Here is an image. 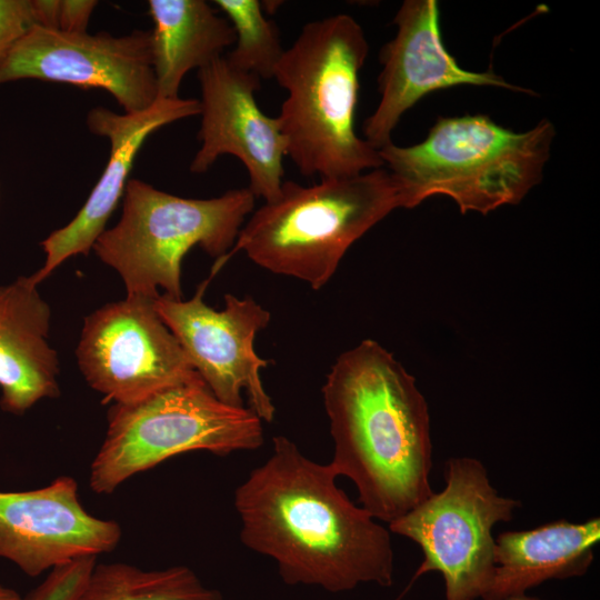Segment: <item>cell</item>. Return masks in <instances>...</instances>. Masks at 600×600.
Wrapping results in <instances>:
<instances>
[{"label":"cell","instance_id":"1","mask_svg":"<svg viewBox=\"0 0 600 600\" xmlns=\"http://www.w3.org/2000/svg\"><path fill=\"white\" fill-rule=\"evenodd\" d=\"M236 489L241 542L273 559L290 586L343 592L361 583L390 587L389 529L341 490L330 464L306 457L284 436Z\"/></svg>","mask_w":600,"mask_h":600},{"label":"cell","instance_id":"2","mask_svg":"<svg viewBox=\"0 0 600 600\" xmlns=\"http://www.w3.org/2000/svg\"><path fill=\"white\" fill-rule=\"evenodd\" d=\"M321 392L329 464L354 483L363 509L389 524L433 493L428 403L391 352L362 340L336 359Z\"/></svg>","mask_w":600,"mask_h":600},{"label":"cell","instance_id":"3","mask_svg":"<svg viewBox=\"0 0 600 600\" xmlns=\"http://www.w3.org/2000/svg\"><path fill=\"white\" fill-rule=\"evenodd\" d=\"M368 50L362 28L344 13L308 22L284 50L273 78L288 97L276 118L302 176L342 178L383 167L354 127Z\"/></svg>","mask_w":600,"mask_h":600},{"label":"cell","instance_id":"4","mask_svg":"<svg viewBox=\"0 0 600 600\" xmlns=\"http://www.w3.org/2000/svg\"><path fill=\"white\" fill-rule=\"evenodd\" d=\"M402 208L397 179L384 168L301 186L283 181L279 196L254 210L216 273L244 252L274 274L324 287L348 249L393 210Z\"/></svg>","mask_w":600,"mask_h":600},{"label":"cell","instance_id":"5","mask_svg":"<svg viewBox=\"0 0 600 600\" xmlns=\"http://www.w3.org/2000/svg\"><path fill=\"white\" fill-rule=\"evenodd\" d=\"M554 134L547 119L516 132L488 116L467 114L439 118L418 144L391 141L378 151L399 183L402 208L444 194L462 213L486 214L520 202L541 181Z\"/></svg>","mask_w":600,"mask_h":600},{"label":"cell","instance_id":"6","mask_svg":"<svg viewBox=\"0 0 600 600\" xmlns=\"http://www.w3.org/2000/svg\"><path fill=\"white\" fill-rule=\"evenodd\" d=\"M256 197L249 188L210 199L181 198L129 179L120 220L92 250L121 277L129 297L182 299L181 263L200 247L222 259L233 247Z\"/></svg>","mask_w":600,"mask_h":600},{"label":"cell","instance_id":"7","mask_svg":"<svg viewBox=\"0 0 600 600\" xmlns=\"http://www.w3.org/2000/svg\"><path fill=\"white\" fill-rule=\"evenodd\" d=\"M262 422L250 408L221 402L201 377L132 403L112 404L90 467V488L111 493L134 474L190 451L226 456L258 449Z\"/></svg>","mask_w":600,"mask_h":600},{"label":"cell","instance_id":"8","mask_svg":"<svg viewBox=\"0 0 600 600\" xmlns=\"http://www.w3.org/2000/svg\"><path fill=\"white\" fill-rule=\"evenodd\" d=\"M443 474V490L390 522L389 531L420 547L423 562L417 574L440 572L446 600H476L494 573L492 529L512 520L521 502L499 494L476 458L448 459Z\"/></svg>","mask_w":600,"mask_h":600},{"label":"cell","instance_id":"9","mask_svg":"<svg viewBox=\"0 0 600 600\" xmlns=\"http://www.w3.org/2000/svg\"><path fill=\"white\" fill-rule=\"evenodd\" d=\"M153 300L127 296L84 318L77 362L104 402L132 403L200 377Z\"/></svg>","mask_w":600,"mask_h":600},{"label":"cell","instance_id":"10","mask_svg":"<svg viewBox=\"0 0 600 600\" xmlns=\"http://www.w3.org/2000/svg\"><path fill=\"white\" fill-rule=\"evenodd\" d=\"M204 280L189 300L160 294L153 306L162 321L179 341L193 369L221 402L250 409L266 422L276 414L274 404L260 376L268 360L254 350V338L271 319L270 312L251 297L224 296V308L209 307L203 294Z\"/></svg>","mask_w":600,"mask_h":600},{"label":"cell","instance_id":"11","mask_svg":"<svg viewBox=\"0 0 600 600\" xmlns=\"http://www.w3.org/2000/svg\"><path fill=\"white\" fill-rule=\"evenodd\" d=\"M38 79L109 92L124 113L157 101L151 30L116 37L34 26L0 67V84Z\"/></svg>","mask_w":600,"mask_h":600},{"label":"cell","instance_id":"12","mask_svg":"<svg viewBox=\"0 0 600 600\" xmlns=\"http://www.w3.org/2000/svg\"><path fill=\"white\" fill-rule=\"evenodd\" d=\"M198 79L201 146L190 171L204 173L219 157L233 156L246 167L253 196L274 200L283 183L287 146L277 118L264 114L254 98L260 78L221 56L200 68Z\"/></svg>","mask_w":600,"mask_h":600},{"label":"cell","instance_id":"13","mask_svg":"<svg viewBox=\"0 0 600 600\" xmlns=\"http://www.w3.org/2000/svg\"><path fill=\"white\" fill-rule=\"evenodd\" d=\"M120 538L116 521L83 508L71 477H59L39 489L0 491V558L29 577L110 552Z\"/></svg>","mask_w":600,"mask_h":600},{"label":"cell","instance_id":"14","mask_svg":"<svg viewBox=\"0 0 600 600\" xmlns=\"http://www.w3.org/2000/svg\"><path fill=\"white\" fill-rule=\"evenodd\" d=\"M393 23L397 33L379 54L381 98L363 123L364 140L374 149L391 142L402 114L432 91L464 84L528 91L491 70L474 72L460 67L442 43L437 1L406 0Z\"/></svg>","mask_w":600,"mask_h":600},{"label":"cell","instance_id":"15","mask_svg":"<svg viewBox=\"0 0 600 600\" xmlns=\"http://www.w3.org/2000/svg\"><path fill=\"white\" fill-rule=\"evenodd\" d=\"M197 114H200L199 100L180 97L157 99L150 108L137 113H117L102 107L89 111L90 131L110 142L109 159L76 217L41 242L46 259L30 276L34 284L39 286L67 259L90 253L123 197L134 159L148 137L166 124Z\"/></svg>","mask_w":600,"mask_h":600},{"label":"cell","instance_id":"16","mask_svg":"<svg viewBox=\"0 0 600 600\" xmlns=\"http://www.w3.org/2000/svg\"><path fill=\"white\" fill-rule=\"evenodd\" d=\"M30 276L0 286V407L18 416L60 393L51 309Z\"/></svg>","mask_w":600,"mask_h":600},{"label":"cell","instance_id":"17","mask_svg":"<svg viewBox=\"0 0 600 600\" xmlns=\"http://www.w3.org/2000/svg\"><path fill=\"white\" fill-rule=\"evenodd\" d=\"M496 540L494 573L483 600H504L552 579L583 576L600 541V518L557 520L530 530L504 531Z\"/></svg>","mask_w":600,"mask_h":600},{"label":"cell","instance_id":"18","mask_svg":"<svg viewBox=\"0 0 600 600\" xmlns=\"http://www.w3.org/2000/svg\"><path fill=\"white\" fill-rule=\"evenodd\" d=\"M148 7L157 99H176L187 72L221 57L234 31L204 0H150Z\"/></svg>","mask_w":600,"mask_h":600},{"label":"cell","instance_id":"19","mask_svg":"<svg viewBox=\"0 0 600 600\" xmlns=\"http://www.w3.org/2000/svg\"><path fill=\"white\" fill-rule=\"evenodd\" d=\"M76 600H226L188 567L143 570L114 562L93 567Z\"/></svg>","mask_w":600,"mask_h":600},{"label":"cell","instance_id":"20","mask_svg":"<svg viewBox=\"0 0 600 600\" xmlns=\"http://www.w3.org/2000/svg\"><path fill=\"white\" fill-rule=\"evenodd\" d=\"M213 3L226 14L234 31L236 47L224 56L229 63L260 79L273 78L286 49L276 23L266 18L261 2L216 0Z\"/></svg>","mask_w":600,"mask_h":600},{"label":"cell","instance_id":"21","mask_svg":"<svg viewBox=\"0 0 600 600\" xmlns=\"http://www.w3.org/2000/svg\"><path fill=\"white\" fill-rule=\"evenodd\" d=\"M96 563L86 557L52 569L24 600H76Z\"/></svg>","mask_w":600,"mask_h":600},{"label":"cell","instance_id":"22","mask_svg":"<svg viewBox=\"0 0 600 600\" xmlns=\"http://www.w3.org/2000/svg\"><path fill=\"white\" fill-rule=\"evenodd\" d=\"M34 26L32 0H0V67Z\"/></svg>","mask_w":600,"mask_h":600},{"label":"cell","instance_id":"23","mask_svg":"<svg viewBox=\"0 0 600 600\" xmlns=\"http://www.w3.org/2000/svg\"><path fill=\"white\" fill-rule=\"evenodd\" d=\"M97 4L98 1L93 0H60L58 30L68 33L87 32Z\"/></svg>","mask_w":600,"mask_h":600},{"label":"cell","instance_id":"24","mask_svg":"<svg viewBox=\"0 0 600 600\" xmlns=\"http://www.w3.org/2000/svg\"><path fill=\"white\" fill-rule=\"evenodd\" d=\"M38 26L58 30L60 0H32Z\"/></svg>","mask_w":600,"mask_h":600},{"label":"cell","instance_id":"25","mask_svg":"<svg viewBox=\"0 0 600 600\" xmlns=\"http://www.w3.org/2000/svg\"><path fill=\"white\" fill-rule=\"evenodd\" d=\"M0 600H24L18 591L0 584Z\"/></svg>","mask_w":600,"mask_h":600},{"label":"cell","instance_id":"26","mask_svg":"<svg viewBox=\"0 0 600 600\" xmlns=\"http://www.w3.org/2000/svg\"><path fill=\"white\" fill-rule=\"evenodd\" d=\"M504 600H541V599L533 598V597H528L526 594H520V596L509 597V598H507Z\"/></svg>","mask_w":600,"mask_h":600}]
</instances>
